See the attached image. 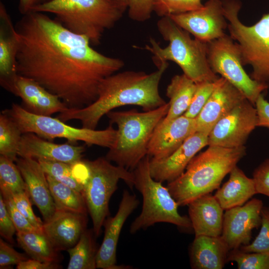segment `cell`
Here are the masks:
<instances>
[{"label":"cell","instance_id":"37","mask_svg":"<svg viewBox=\"0 0 269 269\" xmlns=\"http://www.w3.org/2000/svg\"><path fill=\"white\" fill-rule=\"evenodd\" d=\"M215 82L197 83L196 89L191 104L184 116L191 119L197 117L210 96L215 86Z\"/></svg>","mask_w":269,"mask_h":269},{"label":"cell","instance_id":"38","mask_svg":"<svg viewBox=\"0 0 269 269\" xmlns=\"http://www.w3.org/2000/svg\"><path fill=\"white\" fill-rule=\"evenodd\" d=\"M0 193L2 194L6 208L15 226L16 232H40L33 226L18 210L10 192L0 190Z\"/></svg>","mask_w":269,"mask_h":269},{"label":"cell","instance_id":"36","mask_svg":"<svg viewBox=\"0 0 269 269\" xmlns=\"http://www.w3.org/2000/svg\"><path fill=\"white\" fill-rule=\"evenodd\" d=\"M261 228L254 241L239 249L246 252H257L269 255V207L263 206L261 211Z\"/></svg>","mask_w":269,"mask_h":269},{"label":"cell","instance_id":"40","mask_svg":"<svg viewBox=\"0 0 269 269\" xmlns=\"http://www.w3.org/2000/svg\"><path fill=\"white\" fill-rule=\"evenodd\" d=\"M155 0H128V15L131 19L144 22L150 18Z\"/></svg>","mask_w":269,"mask_h":269},{"label":"cell","instance_id":"26","mask_svg":"<svg viewBox=\"0 0 269 269\" xmlns=\"http://www.w3.org/2000/svg\"><path fill=\"white\" fill-rule=\"evenodd\" d=\"M229 174L228 181L214 195L224 210L242 206L257 194L253 178L247 176L237 165Z\"/></svg>","mask_w":269,"mask_h":269},{"label":"cell","instance_id":"14","mask_svg":"<svg viewBox=\"0 0 269 269\" xmlns=\"http://www.w3.org/2000/svg\"><path fill=\"white\" fill-rule=\"evenodd\" d=\"M263 206L261 200L254 198L226 210L221 236L230 250L250 243L252 230L261 225Z\"/></svg>","mask_w":269,"mask_h":269},{"label":"cell","instance_id":"39","mask_svg":"<svg viewBox=\"0 0 269 269\" xmlns=\"http://www.w3.org/2000/svg\"><path fill=\"white\" fill-rule=\"evenodd\" d=\"M14 203L20 213L30 224L39 231L43 232V222L33 213L27 191L11 194Z\"/></svg>","mask_w":269,"mask_h":269},{"label":"cell","instance_id":"12","mask_svg":"<svg viewBox=\"0 0 269 269\" xmlns=\"http://www.w3.org/2000/svg\"><path fill=\"white\" fill-rule=\"evenodd\" d=\"M257 122L255 106L246 99L216 123L209 134L208 145L243 146Z\"/></svg>","mask_w":269,"mask_h":269},{"label":"cell","instance_id":"9","mask_svg":"<svg viewBox=\"0 0 269 269\" xmlns=\"http://www.w3.org/2000/svg\"><path fill=\"white\" fill-rule=\"evenodd\" d=\"M87 175L83 180V195L91 217L95 236L98 237L106 218L110 214L111 197L123 180L131 188L134 186L133 171L119 165H114L106 157L83 160Z\"/></svg>","mask_w":269,"mask_h":269},{"label":"cell","instance_id":"43","mask_svg":"<svg viewBox=\"0 0 269 269\" xmlns=\"http://www.w3.org/2000/svg\"><path fill=\"white\" fill-rule=\"evenodd\" d=\"M28 259L24 254L16 251L2 239H0V268L17 265Z\"/></svg>","mask_w":269,"mask_h":269},{"label":"cell","instance_id":"13","mask_svg":"<svg viewBox=\"0 0 269 269\" xmlns=\"http://www.w3.org/2000/svg\"><path fill=\"white\" fill-rule=\"evenodd\" d=\"M168 16L194 38L206 43L223 36L228 27L221 0H208L199 9Z\"/></svg>","mask_w":269,"mask_h":269},{"label":"cell","instance_id":"18","mask_svg":"<svg viewBox=\"0 0 269 269\" xmlns=\"http://www.w3.org/2000/svg\"><path fill=\"white\" fill-rule=\"evenodd\" d=\"M247 99L237 88L221 77L201 112L196 118V132L209 134L216 123Z\"/></svg>","mask_w":269,"mask_h":269},{"label":"cell","instance_id":"16","mask_svg":"<svg viewBox=\"0 0 269 269\" xmlns=\"http://www.w3.org/2000/svg\"><path fill=\"white\" fill-rule=\"evenodd\" d=\"M136 196L124 190L119 209L114 217L106 219L103 241L98 250L96 267L102 269H127L116 264V251L121 230L129 216L139 205Z\"/></svg>","mask_w":269,"mask_h":269},{"label":"cell","instance_id":"6","mask_svg":"<svg viewBox=\"0 0 269 269\" xmlns=\"http://www.w3.org/2000/svg\"><path fill=\"white\" fill-rule=\"evenodd\" d=\"M126 10L114 0H52L32 11L54 14L65 28L97 45Z\"/></svg>","mask_w":269,"mask_h":269},{"label":"cell","instance_id":"10","mask_svg":"<svg viewBox=\"0 0 269 269\" xmlns=\"http://www.w3.org/2000/svg\"><path fill=\"white\" fill-rule=\"evenodd\" d=\"M1 113L16 124L22 134L32 133L44 139L61 138L70 142L82 141L88 146L94 145L109 149L114 144L117 137V129L112 125L102 130L77 128L57 118L32 114L16 103H12L10 108Z\"/></svg>","mask_w":269,"mask_h":269},{"label":"cell","instance_id":"23","mask_svg":"<svg viewBox=\"0 0 269 269\" xmlns=\"http://www.w3.org/2000/svg\"><path fill=\"white\" fill-rule=\"evenodd\" d=\"M187 205L189 218L195 236L221 235L224 210L214 195L205 194Z\"/></svg>","mask_w":269,"mask_h":269},{"label":"cell","instance_id":"3","mask_svg":"<svg viewBox=\"0 0 269 269\" xmlns=\"http://www.w3.org/2000/svg\"><path fill=\"white\" fill-rule=\"evenodd\" d=\"M208 146L191 160L179 177L168 183L167 187L179 206L187 205L218 189L224 178L246 154L244 145L235 148Z\"/></svg>","mask_w":269,"mask_h":269},{"label":"cell","instance_id":"30","mask_svg":"<svg viewBox=\"0 0 269 269\" xmlns=\"http://www.w3.org/2000/svg\"><path fill=\"white\" fill-rule=\"evenodd\" d=\"M46 175L56 209L87 214L88 209L82 193Z\"/></svg>","mask_w":269,"mask_h":269},{"label":"cell","instance_id":"46","mask_svg":"<svg viewBox=\"0 0 269 269\" xmlns=\"http://www.w3.org/2000/svg\"><path fill=\"white\" fill-rule=\"evenodd\" d=\"M52 0H19L18 9L20 12L24 15L40 5L43 4Z\"/></svg>","mask_w":269,"mask_h":269},{"label":"cell","instance_id":"28","mask_svg":"<svg viewBox=\"0 0 269 269\" xmlns=\"http://www.w3.org/2000/svg\"><path fill=\"white\" fill-rule=\"evenodd\" d=\"M16 240L32 259L43 262L58 263V252L43 232L17 231Z\"/></svg>","mask_w":269,"mask_h":269},{"label":"cell","instance_id":"22","mask_svg":"<svg viewBox=\"0 0 269 269\" xmlns=\"http://www.w3.org/2000/svg\"><path fill=\"white\" fill-rule=\"evenodd\" d=\"M24 180L27 191L33 203L39 209L44 222L56 212V206L50 192L46 174L36 159L17 157L15 161Z\"/></svg>","mask_w":269,"mask_h":269},{"label":"cell","instance_id":"34","mask_svg":"<svg viewBox=\"0 0 269 269\" xmlns=\"http://www.w3.org/2000/svg\"><path fill=\"white\" fill-rule=\"evenodd\" d=\"M227 261L235 262L239 269H269V255L264 253L233 249L229 252Z\"/></svg>","mask_w":269,"mask_h":269},{"label":"cell","instance_id":"32","mask_svg":"<svg viewBox=\"0 0 269 269\" xmlns=\"http://www.w3.org/2000/svg\"><path fill=\"white\" fill-rule=\"evenodd\" d=\"M46 175L83 193V182L74 173V164L60 161L38 160Z\"/></svg>","mask_w":269,"mask_h":269},{"label":"cell","instance_id":"33","mask_svg":"<svg viewBox=\"0 0 269 269\" xmlns=\"http://www.w3.org/2000/svg\"><path fill=\"white\" fill-rule=\"evenodd\" d=\"M0 155V189L11 194L27 191L26 185L16 163Z\"/></svg>","mask_w":269,"mask_h":269},{"label":"cell","instance_id":"44","mask_svg":"<svg viewBox=\"0 0 269 269\" xmlns=\"http://www.w3.org/2000/svg\"><path fill=\"white\" fill-rule=\"evenodd\" d=\"M257 114V127L269 129V102L263 94L260 95L255 104Z\"/></svg>","mask_w":269,"mask_h":269},{"label":"cell","instance_id":"4","mask_svg":"<svg viewBox=\"0 0 269 269\" xmlns=\"http://www.w3.org/2000/svg\"><path fill=\"white\" fill-rule=\"evenodd\" d=\"M158 31L168 45L161 47L152 38L144 49L150 52L156 66L168 61L176 63L183 74L195 83L215 82L219 77L212 70L207 56V43L195 38L177 25L169 16L157 21Z\"/></svg>","mask_w":269,"mask_h":269},{"label":"cell","instance_id":"42","mask_svg":"<svg viewBox=\"0 0 269 269\" xmlns=\"http://www.w3.org/2000/svg\"><path fill=\"white\" fill-rule=\"evenodd\" d=\"M16 231L15 226L6 208L2 194L0 193V234L11 244Z\"/></svg>","mask_w":269,"mask_h":269},{"label":"cell","instance_id":"8","mask_svg":"<svg viewBox=\"0 0 269 269\" xmlns=\"http://www.w3.org/2000/svg\"><path fill=\"white\" fill-rule=\"evenodd\" d=\"M228 21L230 36L237 43L243 66L251 65V77L269 83V13L253 25L243 24L239 18L242 4L239 0H221Z\"/></svg>","mask_w":269,"mask_h":269},{"label":"cell","instance_id":"25","mask_svg":"<svg viewBox=\"0 0 269 269\" xmlns=\"http://www.w3.org/2000/svg\"><path fill=\"white\" fill-rule=\"evenodd\" d=\"M19 40L15 25L2 2H0V84L17 74L16 56Z\"/></svg>","mask_w":269,"mask_h":269},{"label":"cell","instance_id":"15","mask_svg":"<svg viewBox=\"0 0 269 269\" xmlns=\"http://www.w3.org/2000/svg\"><path fill=\"white\" fill-rule=\"evenodd\" d=\"M1 86L19 97L22 107L35 115L51 116L68 108L57 96L48 91L38 82L18 74Z\"/></svg>","mask_w":269,"mask_h":269},{"label":"cell","instance_id":"47","mask_svg":"<svg viewBox=\"0 0 269 269\" xmlns=\"http://www.w3.org/2000/svg\"><path fill=\"white\" fill-rule=\"evenodd\" d=\"M122 7L127 9L128 8V0H114Z\"/></svg>","mask_w":269,"mask_h":269},{"label":"cell","instance_id":"17","mask_svg":"<svg viewBox=\"0 0 269 269\" xmlns=\"http://www.w3.org/2000/svg\"><path fill=\"white\" fill-rule=\"evenodd\" d=\"M208 135L206 133L196 132L168 157L159 160L150 158L149 170L152 177L168 183L177 178L196 154L208 145Z\"/></svg>","mask_w":269,"mask_h":269},{"label":"cell","instance_id":"27","mask_svg":"<svg viewBox=\"0 0 269 269\" xmlns=\"http://www.w3.org/2000/svg\"><path fill=\"white\" fill-rule=\"evenodd\" d=\"M197 87V83L184 74L173 76L166 90L169 108L161 121L167 123L183 115L189 108Z\"/></svg>","mask_w":269,"mask_h":269},{"label":"cell","instance_id":"20","mask_svg":"<svg viewBox=\"0 0 269 269\" xmlns=\"http://www.w3.org/2000/svg\"><path fill=\"white\" fill-rule=\"evenodd\" d=\"M85 151L82 145L55 143L34 133H26L21 135L18 156L75 164L82 160Z\"/></svg>","mask_w":269,"mask_h":269},{"label":"cell","instance_id":"21","mask_svg":"<svg viewBox=\"0 0 269 269\" xmlns=\"http://www.w3.org/2000/svg\"><path fill=\"white\" fill-rule=\"evenodd\" d=\"M87 223V214L56 209L44 222L43 231L56 251H67L78 242L86 230Z\"/></svg>","mask_w":269,"mask_h":269},{"label":"cell","instance_id":"11","mask_svg":"<svg viewBox=\"0 0 269 269\" xmlns=\"http://www.w3.org/2000/svg\"><path fill=\"white\" fill-rule=\"evenodd\" d=\"M207 56L212 70L239 90L253 105L269 88L268 83L255 80L245 72L238 44L230 35L207 42Z\"/></svg>","mask_w":269,"mask_h":269},{"label":"cell","instance_id":"19","mask_svg":"<svg viewBox=\"0 0 269 269\" xmlns=\"http://www.w3.org/2000/svg\"><path fill=\"white\" fill-rule=\"evenodd\" d=\"M196 132V119L183 115L165 124L160 121L149 142L147 154L155 160L166 158Z\"/></svg>","mask_w":269,"mask_h":269},{"label":"cell","instance_id":"31","mask_svg":"<svg viewBox=\"0 0 269 269\" xmlns=\"http://www.w3.org/2000/svg\"><path fill=\"white\" fill-rule=\"evenodd\" d=\"M22 133L6 115H0V154L15 162Z\"/></svg>","mask_w":269,"mask_h":269},{"label":"cell","instance_id":"7","mask_svg":"<svg viewBox=\"0 0 269 269\" xmlns=\"http://www.w3.org/2000/svg\"><path fill=\"white\" fill-rule=\"evenodd\" d=\"M150 159L147 154L132 171L134 186L141 194L143 204L141 213L130 226V233L134 234L160 222L171 223L181 229H192L189 218L179 213V205L168 188L151 176Z\"/></svg>","mask_w":269,"mask_h":269},{"label":"cell","instance_id":"24","mask_svg":"<svg viewBox=\"0 0 269 269\" xmlns=\"http://www.w3.org/2000/svg\"><path fill=\"white\" fill-rule=\"evenodd\" d=\"M230 251L221 236H195L190 251L191 267L194 269H222L228 262Z\"/></svg>","mask_w":269,"mask_h":269},{"label":"cell","instance_id":"45","mask_svg":"<svg viewBox=\"0 0 269 269\" xmlns=\"http://www.w3.org/2000/svg\"><path fill=\"white\" fill-rule=\"evenodd\" d=\"M60 266L58 263L43 262L35 259H27L16 265L17 269H57Z\"/></svg>","mask_w":269,"mask_h":269},{"label":"cell","instance_id":"5","mask_svg":"<svg viewBox=\"0 0 269 269\" xmlns=\"http://www.w3.org/2000/svg\"><path fill=\"white\" fill-rule=\"evenodd\" d=\"M169 108V103H166L154 110L142 112L136 109L109 112L107 116L110 125H116L117 133L115 142L105 157L133 171L147 154L153 133L167 115Z\"/></svg>","mask_w":269,"mask_h":269},{"label":"cell","instance_id":"41","mask_svg":"<svg viewBox=\"0 0 269 269\" xmlns=\"http://www.w3.org/2000/svg\"><path fill=\"white\" fill-rule=\"evenodd\" d=\"M253 179L257 194L269 197V158L264 160L255 169Z\"/></svg>","mask_w":269,"mask_h":269},{"label":"cell","instance_id":"1","mask_svg":"<svg viewBox=\"0 0 269 269\" xmlns=\"http://www.w3.org/2000/svg\"><path fill=\"white\" fill-rule=\"evenodd\" d=\"M15 27L19 40L17 74L36 81L68 108L94 102L101 82L124 66L122 59L95 50L86 37L45 13L23 15Z\"/></svg>","mask_w":269,"mask_h":269},{"label":"cell","instance_id":"2","mask_svg":"<svg viewBox=\"0 0 269 269\" xmlns=\"http://www.w3.org/2000/svg\"><path fill=\"white\" fill-rule=\"evenodd\" d=\"M168 66V62L161 63L150 73L129 70L113 74L101 82L94 102L82 108H68L57 118L64 122L79 120L82 128L95 130L101 118L117 108L135 105L148 111L163 106L166 102L159 85Z\"/></svg>","mask_w":269,"mask_h":269},{"label":"cell","instance_id":"29","mask_svg":"<svg viewBox=\"0 0 269 269\" xmlns=\"http://www.w3.org/2000/svg\"><path fill=\"white\" fill-rule=\"evenodd\" d=\"M93 230H86L78 242L67 250L70 259L68 269H95L98 249L94 238Z\"/></svg>","mask_w":269,"mask_h":269},{"label":"cell","instance_id":"35","mask_svg":"<svg viewBox=\"0 0 269 269\" xmlns=\"http://www.w3.org/2000/svg\"><path fill=\"white\" fill-rule=\"evenodd\" d=\"M202 0H155L153 11L160 17L187 12L201 8Z\"/></svg>","mask_w":269,"mask_h":269}]
</instances>
